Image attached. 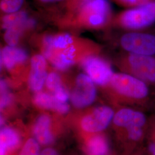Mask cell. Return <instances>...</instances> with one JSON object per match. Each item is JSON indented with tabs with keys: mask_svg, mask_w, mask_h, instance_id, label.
<instances>
[{
	"mask_svg": "<svg viewBox=\"0 0 155 155\" xmlns=\"http://www.w3.org/2000/svg\"><path fill=\"white\" fill-rule=\"evenodd\" d=\"M45 58L59 70H66L82 58H86L85 45L68 33L45 37L43 42Z\"/></svg>",
	"mask_w": 155,
	"mask_h": 155,
	"instance_id": "6da1fadb",
	"label": "cell"
},
{
	"mask_svg": "<svg viewBox=\"0 0 155 155\" xmlns=\"http://www.w3.org/2000/svg\"><path fill=\"white\" fill-rule=\"evenodd\" d=\"M74 11L78 22L91 28H99L105 25L111 15L108 0H90Z\"/></svg>",
	"mask_w": 155,
	"mask_h": 155,
	"instance_id": "7a4b0ae2",
	"label": "cell"
},
{
	"mask_svg": "<svg viewBox=\"0 0 155 155\" xmlns=\"http://www.w3.org/2000/svg\"><path fill=\"white\" fill-rule=\"evenodd\" d=\"M123 27L129 29H140L155 22V0L143 5L131 8L118 16Z\"/></svg>",
	"mask_w": 155,
	"mask_h": 155,
	"instance_id": "3957f363",
	"label": "cell"
},
{
	"mask_svg": "<svg viewBox=\"0 0 155 155\" xmlns=\"http://www.w3.org/2000/svg\"><path fill=\"white\" fill-rule=\"evenodd\" d=\"M110 83L119 94L135 99L145 97L148 89L140 79L124 73L114 74Z\"/></svg>",
	"mask_w": 155,
	"mask_h": 155,
	"instance_id": "277c9868",
	"label": "cell"
},
{
	"mask_svg": "<svg viewBox=\"0 0 155 155\" xmlns=\"http://www.w3.org/2000/svg\"><path fill=\"white\" fill-rule=\"evenodd\" d=\"M121 45L131 54L147 56L155 54V36L152 35L127 33L121 39Z\"/></svg>",
	"mask_w": 155,
	"mask_h": 155,
	"instance_id": "5b68a950",
	"label": "cell"
},
{
	"mask_svg": "<svg viewBox=\"0 0 155 155\" xmlns=\"http://www.w3.org/2000/svg\"><path fill=\"white\" fill-rule=\"evenodd\" d=\"M95 97L94 82L87 74H79L70 96L72 105L77 108L85 107L94 102Z\"/></svg>",
	"mask_w": 155,
	"mask_h": 155,
	"instance_id": "8992f818",
	"label": "cell"
},
{
	"mask_svg": "<svg viewBox=\"0 0 155 155\" xmlns=\"http://www.w3.org/2000/svg\"><path fill=\"white\" fill-rule=\"evenodd\" d=\"M87 75L94 83L104 86L110 82L113 72L109 64L104 59L93 56H86L82 63Z\"/></svg>",
	"mask_w": 155,
	"mask_h": 155,
	"instance_id": "52a82bcc",
	"label": "cell"
},
{
	"mask_svg": "<svg viewBox=\"0 0 155 155\" xmlns=\"http://www.w3.org/2000/svg\"><path fill=\"white\" fill-rule=\"evenodd\" d=\"M113 116L114 112L110 107L106 106H100L83 117L81 121V127L87 132H100L108 126Z\"/></svg>",
	"mask_w": 155,
	"mask_h": 155,
	"instance_id": "ba28073f",
	"label": "cell"
},
{
	"mask_svg": "<svg viewBox=\"0 0 155 155\" xmlns=\"http://www.w3.org/2000/svg\"><path fill=\"white\" fill-rule=\"evenodd\" d=\"M131 71L140 78L155 82V59L150 56L131 54L128 58Z\"/></svg>",
	"mask_w": 155,
	"mask_h": 155,
	"instance_id": "9c48e42d",
	"label": "cell"
},
{
	"mask_svg": "<svg viewBox=\"0 0 155 155\" xmlns=\"http://www.w3.org/2000/svg\"><path fill=\"white\" fill-rule=\"evenodd\" d=\"M47 61L45 56L36 55L31 59L28 83L31 90L38 92L43 88L47 77Z\"/></svg>",
	"mask_w": 155,
	"mask_h": 155,
	"instance_id": "30bf717a",
	"label": "cell"
},
{
	"mask_svg": "<svg viewBox=\"0 0 155 155\" xmlns=\"http://www.w3.org/2000/svg\"><path fill=\"white\" fill-rule=\"evenodd\" d=\"M27 54L24 50L16 46L7 45L1 52V64L8 70L15 69L27 59Z\"/></svg>",
	"mask_w": 155,
	"mask_h": 155,
	"instance_id": "8fae6325",
	"label": "cell"
},
{
	"mask_svg": "<svg viewBox=\"0 0 155 155\" xmlns=\"http://www.w3.org/2000/svg\"><path fill=\"white\" fill-rule=\"evenodd\" d=\"M114 123L118 127H141L145 123V117L141 113L129 109L118 111L114 117Z\"/></svg>",
	"mask_w": 155,
	"mask_h": 155,
	"instance_id": "7c38bea8",
	"label": "cell"
},
{
	"mask_svg": "<svg viewBox=\"0 0 155 155\" xmlns=\"http://www.w3.org/2000/svg\"><path fill=\"white\" fill-rule=\"evenodd\" d=\"M34 102L40 107L52 110L61 114L69 110V106L67 102H63L57 99L54 95L45 93H38L34 97Z\"/></svg>",
	"mask_w": 155,
	"mask_h": 155,
	"instance_id": "4fadbf2b",
	"label": "cell"
},
{
	"mask_svg": "<svg viewBox=\"0 0 155 155\" xmlns=\"http://www.w3.org/2000/svg\"><path fill=\"white\" fill-rule=\"evenodd\" d=\"M51 118L47 114L39 117L35 124L33 133L36 140L42 145L50 144L53 141V135L50 130Z\"/></svg>",
	"mask_w": 155,
	"mask_h": 155,
	"instance_id": "5bb4252c",
	"label": "cell"
},
{
	"mask_svg": "<svg viewBox=\"0 0 155 155\" xmlns=\"http://www.w3.org/2000/svg\"><path fill=\"white\" fill-rule=\"evenodd\" d=\"M20 143V136L14 129L2 128L0 133V155H7L8 152L16 149Z\"/></svg>",
	"mask_w": 155,
	"mask_h": 155,
	"instance_id": "9a60e30c",
	"label": "cell"
},
{
	"mask_svg": "<svg viewBox=\"0 0 155 155\" xmlns=\"http://www.w3.org/2000/svg\"><path fill=\"white\" fill-rule=\"evenodd\" d=\"M35 20L30 18L26 22L5 30L4 40L6 43L8 45L16 46L18 43L21 35L25 29L32 27L33 25H35Z\"/></svg>",
	"mask_w": 155,
	"mask_h": 155,
	"instance_id": "2e32d148",
	"label": "cell"
},
{
	"mask_svg": "<svg viewBox=\"0 0 155 155\" xmlns=\"http://www.w3.org/2000/svg\"><path fill=\"white\" fill-rule=\"evenodd\" d=\"M108 150V144L104 136H95L87 143V151L89 155H106Z\"/></svg>",
	"mask_w": 155,
	"mask_h": 155,
	"instance_id": "e0dca14e",
	"label": "cell"
},
{
	"mask_svg": "<svg viewBox=\"0 0 155 155\" xmlns=\"http://www.w3.org/2000/svg\"><path fill=\"white\" fill-rule=\"evenodd\" d=\"M29 18L28 13L24 11L6 14V15L2 17V28L6 30L14 26L26 22Z\"/></svg>",
	"mask_w": 155,
	"mask_h": 155,
	"instance_id": "ac0fdd59",
	"label": "cell"
},
{
	"mask_svg": "<svg viewBox=\"0 0 155 155\" xmlns=\"http://www.w3.org/2000/svg\"><path fill=\"white\" fill-rule=\"evenodd\" d=\"M25 0H1V11L6 14H10L21 11Z\"/></svg>",
	"mask_w": 155,
	"mask_h": 155,
	"instance_id": "d6986e66",
	"label": "cell"
},
{
	"mask_svg": "<svg viewBox=\"0 0 155 155\" xmlns=\"http://www.w3.org/2000/svg\"><path fill=\"white\" fill-rule=\"evenodd\" d=\"M45 84L47 88L54 93L64 87L62 84L60 76L55 72H51L48 74Z\"/></svg>",
	"mask_w": 155,
	"mask_h": 155,
	"instance_id": "ffe728a7",
	"label": "cell"
},
{
	"mask_svg": "<svg viewBox=\"0 0 155 155\" xmlns=\"http://www.w3.org/2000/svg\"><path fill=\"white\" fill-rule=\"evenodd\" d=\"M1 101L0 107L1 109H4L11 103L12 96L8 88V84L4 79L1 80Z\"/></svg>",
	"mask_w": 155,
	"mask_h": 155,
	"instance_id": "44dd1931",
	"label": "cell"
},
{
	"mask_svg": "<svg viewBox=\"0 0 155 155\" xmlns=\"http://www.w3.org/2000/svg\"><path fill=\"white\" fill-rule=\"evenodd\" d=\"M20 155H39L38 142L33 139H29L23 147Z\"/></svg>",
	"mask_w": 155,
	"mask_h": 155,
	"instance_id": "7402d4cb",
	"label": "cell"
},
{
	"mask_svg": "<svg viewBox=\"0 0 155 155\" xmlns=\"http://www.w3.org/2000/svg\"><path fill=\"white\" fill-rule=\"evenodd\" d=\"M117 2L121 5L127 7H136L147 3L152 0H114Z\"/></svg>",
	"mask_w": 155,
	"mask_h": 155,
	"instance_id": "603a6c76",
	"label": "cell"
},
{
	"mask_svg": "<svg viewBox=\"0 0 155 155\" xmlns=\"http://www.w3.org/2000/svg\"><path fill=\"white\" fill-rule=\"evenodd\" d=\"M127 132L129 137L133 140H138L142 136L143 132L140 127H128Z\"/></svg>",
	"mask_w": 155,
	"mask_h": 155,
	"instance_id": "cb8c5ba5",
	"label": "cell"
},
{
	"mask_svg": "<svg viewBox=\"0 0 155 155\" xmlns=\"http://www.w3.org/2000/svg\"><path fill=\"white\" fill-rule=\"evenodd\" d=\"M89 1L90 0H67L66 5L70 11H74L78 7Z\"/></svg>",
	"mask_w": 155,
	"mask_h": 155,
	"instance_id": "d4e9b609",
	"label": "cell"
},
{
	"mask_svg": "<svg viewBox=\"0 0 155 155\" xmlns=\"http://www.w3.org/2000/svg\"><path fill=\"white\" fill-rule=\"evenodd\" d=\"M40 155H58L55 150L52 148H46L42 151Z\"/></svg>",
	"mask_w": 155,
	"mask_h": 155,
	"instance_id": "484cf974",
	"label": "cell"
},
{
	"mask_svg": "<svg viewBox=\"0 0 155 155\" xmlns=\"http://www.w3.org/2000/svg\"><path fill=\"white\" fill-rule=\"evenodd\" d=\"M37 1L40 3L48 4H53V3H56V2H61L63 1H66L67 0H37Z\"/></svg>",
	"mask_w": 155,
	"mask_h": 155,
	"instance_id": "4316f807",
	"label": "cell"
},
{
	"mask_svg": "<svg viewBox=\"0 0 155 155\" xmlns=\"http://www.w3.org/2000/svg\"><path fill=\"white\" fill-rule=\"evenodd\" d=\"M150 150L152 155H155V144H151L150 145Z\"/></svg>",
	"mask_w": 155,
	"mask_h": 155,
	"instance_id": "83f0119b",
	"label": "cell"
}]
</instances>
